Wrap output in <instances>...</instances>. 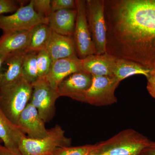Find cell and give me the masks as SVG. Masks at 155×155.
Masks as SVG:
<instances>
[{"label":"cell","mask_w":155,"mask_h":155,"mask_svg":"<svg viewBox=\"0 0 155 155\" xmlns=\"http://www.w3.org/2000/svg\"><path fill=\"white\" fill-rule=\"evenodd\" d=\"M88 155H94L91 154V153H90V154H89Z\"/></svg>","instance_id":"cell-32"},{"label":"cell","mask_w":155,"mask_h":155,"mask_svg":"<svg viewBox=\"0 0 155 155\" xmlns=\"http://www.w3.org/2000/svg\"><path fill=\"white\" fill-rule=\"evenodd\" d=\"M115 58L107 53L89 56L81 59L82 71L93 76H113L112 70Z\"/></svg>","instance_id":"cell-16"},{"label":"cell","mask_w":155,"mask_h":155,"mask_svg":"<svg viewBox=\"0 0 155 155\" xmlns=\"http://www.w3.org/2000/svg\"><path fill=\"white\" fill-rule=\"evenodd\" d=\"M77 16L76 9L52 12L48 17V25L52 31L65 36H73Z\"/></svg>","instance_id":"cell-14"},{"label":"cell","mask_w":155,"mask_h":155,"mask_svg":"<svg viewBox=\"0 0 155 155\" xmlns=\"http://www.w3.org/2000/svg\"><path fill=\"white\" fill-rule=\"evenodd\" d=\"M82 71L81 59L77 56L59 59L53 62L51 67L45 76L50 85L58 91L61 82L69 75Z\"/></svg>","instance_id":"cell-13"},{"label":"cell","mask_w":155,"mask_h":155,"mask_svg":"<svg viewBox=\"0 0 155 155\" xmlns=\"http://www.w3.org/2000/svg\"><path fill=\"white\" fill-rule=\"evenodd\" d=\"M2 143V140H0V144H1V143Z\"/></svg>","instance_id":"cell-31"},{"label":"cell","mask_w":155,"mask_h":155,"mask_svg":"<svg viewBox=\"0 0 155 155\" xmlns=\"http://www.w3.org/2000/svg\"><path fill=\"white\" fill-rule=\"evenodd\" d=\"M106 23L111 55L155 71V0H113Z\"/></svg>","instance_id":"cell-1"},{"label":"cell","mask_w":155,"mask_h":155,"mask_svg":"<svg viewBox=\"0 0 155 155\" xmlns=\"http://www.w3.org/2000/svg\"><path fill=\"white\" fill-rule=\"evenodd\" d=\"M53 61L46 49L41 50L37 52V65L38 78L45 77L49 72Z\"/></svg>","instance_id":"cell-22"},{"label":"cell","mask_w":155,"mask_h":155,"mask_svg":"<svg viewBox=\"0 0 155 155\" xmlns=\"http://www.w3.org/2000/svg\"><path fill=\"white\" fill-rule=\"evenodd\" d=\"M120 82L112 75L93 76L91 86L85 93V103L97 107L116 104L115 91Z\"/></svg>","instance_id":"cell-8"},{"label":"cell","mask_w":155,"mask_h":155,"mask_svg":"<svg viewBox=\"0 0 155 155\" xmlns=\"http://www.w3.org/2000/svg\"><path fill=\"white\" fill-rule=\"evenodd\" d=\"M32 91V84L22 76L10 88L0 91V107L15 125L20 114L30 102Z\"/></svg>","instance_id":"cell-4"},{"label":"cell","mask_w":155,"mask_h":155,"mask_svg":"<svg viewBox=\"0 0 155 155\" xmlns=\"http://www.w3.org/2000/svg\"><path fill=\"white\" fill-rule=\"evenodd\" d=\"M147 78V90L150 94L155 99V71L152 70Z\"/></svg>","instance_id":"cell-27"},{"label":"cell","mask_w":155,"mask_h":155,"mask_svg":"<svg viewBox=\"0 0 155 155\" xmlns=\"http://www.w3.org/2000/svg\"><path fill=\"white\" fill-rule=\"evenodd\" d=\"M46 49L53 62L59 59L77 56L73 36L61 35L53 31Z\"/></svg>","instance_id":"cell-15"},{"label":"cell","mask_w":155,"mask_h":155,"mask_svg":"<svg viewBox=\"0 0 155 155\" xmlns=\"http://www.w3.org/2000/svg\"><path fill=\"white\" fill-rule=\"evenodd\" d=\"M31 29L4 32L0 37V51L8 55L26 51L29 44Z\"/></svg>","instance_id":"cell-17"},{"label":"cell","mask_w":155,"mask_h":155,"mask_svg":"<svg viewBox=\"0 0 155 155\" xmlns=\"http://www.w3.org/2000/svg\"><path fill=\"white\" fill-rule=\"evenodd\" d=\"M153 141L133 129L120 131L110 138L93 145L94 155H140Z\"/></svg>","instance_id":"cell-2"},{"label":"cell","mask_w":155,"mask_h":155,"mask_svg":"<svg viewBox=\"0 0 155 155\" xmlns=\"http://www.w3.org/2000/svg\"><path fill=\"white\" fill-rule=\"evenodd\" d=\"M151 71L133 61L115 57L112 73L121 81L133 75H141L148 77Z\"/></svg>","instance_id":"cell-19"},{"label":"cell","mask_w":155,"mask_h":155,"mask_svg":"<svg viewBox=\"0 0 155 155\" xmlns=\"http://www.w3.org/2000/svg\"><path fill=\"white\" fill-rule=\"evenodd\" d=\"M140 155H143L142 154H140Z\"/></svg>","instance_id":"cell-33"},{"label":"cell","mask_w":155,"mask_h":155,"mask_svg":"<svg viewBox=\"0 0 155 155\" xmlns=\"http://www.w3.org/2000/svg\"><path fill=\"white\" fill-rule=\"evenodd\" d=\"M23 5V2L14 0H0V15L9 13H14Z\"/></svg>","instance_id":"cell-25"},{"label":"cell","mask_w":155,"mask_h":155,"mask_svg":"<svg viewBox=\"0 0 155 155\" xmlns=\"http://www.w3.org/2000/svg\"><path fill=\"white\" fill-rule=\"evenodd\" d=\"M77 16L73 38L78 57L83 59L96 54L95 48L89 30L86 13V1L75 0Z\"/></svg>","instance_id":"cell-9"},{"label":"cell","mask_w":155,"mask_h":155,"mask_svg":"<svg viewBox=\"0 0 155 155\" xmlns=\"http://www.w3.org/2000/svg\"><path fill=\"white\" fill-rule=\"evenodd\" d=\"M45 121L35 107L28 103L17 120L16 125L20 131L31 138H41L47 135Z\"/></svg>","instance_id":"cell-11"},{"label":"cell","mask_w":155,"mask_h":155,"mask_svg":"<svg viewBox=\"0 0 155 155\" xmlns=\"http://www.w3.org/2000/svg\"><path fill=\"white\" fill-rule=\"evenodd\" d=\"M141 154L143 155H155V142H153L151 144L144 149Z\"/></svg>","instance_id":"cell-29"},{"label":"cell","mask_w":155,"mask_h":155,"mask_svg":"<svg viewBox=\"0 0 155 155\" xmlns=\"http://www.w3.org/2000/svg\"><path fill=\"white\" fill-rule=\"evenodd\" d=\"M93 76L83 71L75 72L64 79L58 86L60 97H67L85 103V94L91 86Z\"/></svg>","instance_id":"cell-10"},{"label":"cell","mask_w":155,"mask_h":155,"mask_svg":"<svg viewBox=\"0 0 155 155\" xmlns=\"http://www.w3.org/2000/svg\"><path fill=\"white\" fill-rule=\"evenodd\" d=\"M0 155H22L19 149H10L0 144Z\"/></svg>","instance_id":"cell-28"},{"label":"cell","mask_w":155,"mask_h":155,"mask_svg":"<svg viewBox=\"0 0 155 155\" xmlns=\"http://www.w3.org/2000/svg\"><path fill=\"white\" fill-rule=\"evenodd\" d=\"M71 139L65 136V131L56 125L48 130V134L41 138L23 137L19 141L18 149L22 155H53L57 149L69 147Z\"/></svg>","instance_id":"cell-3"},{"label":"cell","mask_w":155,"mask_h":155,"mask_svg":"<svg viewBox=\"0 0 155 155\" xmlns=\"http://www.w3.org/2000/svg\"><path fill=\"white\" fill-rule=\"evenodd\" d=\"M34 8L38 14L47 18L51 13V0H32Z\"/></svg>","instance_id":"cell-24"},{"label":"cell","mask_w":155,"mask_h":155,"mask_svg":"<svg viewBox=\"0 0 155 155\" xmlns=\"http://www.w3.org/2000/svg\"><path fill=\"white\" fill-rule=\"evenodd\" d=\"M37 52H25L22 64V76L32 84L38 78Z\"/></svg>","instance_id":"cell-21"},{"label":"cell","mask_w":155,"mask_h":155,"mask_svg":"<svg viewBox=\"0 0 155 155\" xmlns=\"http://www.w3.org/2000/svg\"><path fill=\"white\" fill-rule=\"evenodd\" d=\"M86 13L89 30L96 54H105L107 29L104 0H86Z\"/></svg>","instance_id":"cell-5"},{"label":"cell","mask_w":155,"mask_h":155,"mask_svg":"<svg viewBox=\"0 0 155 155\" xmlns=\"http://www.w3.org/2000/svg\"><path fill=\"white\" fill-rule=\"evenodd\" d=\"M25 136L26 135L8 118L0 107V140L4 146L8 148L18 149L19 141Z\"/></svg>","instance_id":"cell-18"},{"label":"cell","mask_w":155,"mask_h":155,"mask_svg":"<svg viewBox=\"0 0 155 155\" xmlns=\"http://www.w3.org/2000/svg\"><path fill=\"white\" fill-rule=\"evenodd\" d=\"M52 31L48 24L36 25L31 31L29 44L26 52H38L46 49Z\"/></svg>","instance_id":"cell-20"},{"label":"cell","mask_w":155,"mask_h":155,"mask_svg":"<svg viewBox=\"0 0 155 155\" xmlns=\"http://www.w3.org/2000/svg\"><path fill=\"white\" fill-rule=\"evenodd\" d=\"M8 54H5V53L0 51V78L1 77V69L2 66L3 64L4 61L5 60L6 58L7 57Z\"/></svg>","instance_id":"cell-30"},{"label":"cell","mask_w":155,"mask_h":155,"mask_svg":"<svg viewBox=\"0 0 155 155\" xmlns=\"http://www.w3.org/2000/svg\"><path fill=\"white\" fill-rule=\"evenodd\" d=\"M51 12L65 10L76 9V3L74 0H51Z\"/></svg>","instance_id":"cell-26"},{"label":"cell","mask_w":155,"mask_h":155,"mask_svg":"<svg viewBox=\"0 0 155 155\" xmlns=\"http://www.w3.org/2000/svg\"><path fill=\"white\" fill-rule=\"evenodd\" d=\"M93 148V145H85L75 147L58 148L53 155H88Z\"/></svg>","instance_id":"cell-23"},{"label":"cell","mask_w":155,"mask_h":155,"mask_svg":"<svg viewBox=\"0 0 155 155\" xmlns=\"http://www.w3.org/2000/svg\"><path fill=\"white\" fill-rule=\"evenodd\" d=\"M26 51L8 54L1 69L0 91L13 86L22 77V64Z\"/></svg>","instance_id":"cell-12"},{"label":"cell","mask_w":155,"mask_h":155,"mask_svg":"<svg viewBox=\"0 0 155 155\" xmlns=\"http://www.w3.org/2000/svg\"><path fill=\"white\" fill-rule=\"evenodd\" d=\"M32 84L29 103L35 107L45 123L50 122L54 116L56 101L60 97L58 91L51 86L45 77L39 78Z\"/></svg>","instance_id":"cell-6"},{"label":"cell","mask_w":155,"mask_h":155,"mask_svg":"<svg viewBox=\"0 0 155 155\" xmlns=\"http://www.w3.org/2000/svg\"><path fill=\"white\" fill-rule=\"evenodd\" d=\"M48 24V19L38 14L34 8L32 0L22 5L11 15H0V29L3 32L29 30L38 24Z\"/></svg>","instance_id":"cell-7"}]
</instances>
